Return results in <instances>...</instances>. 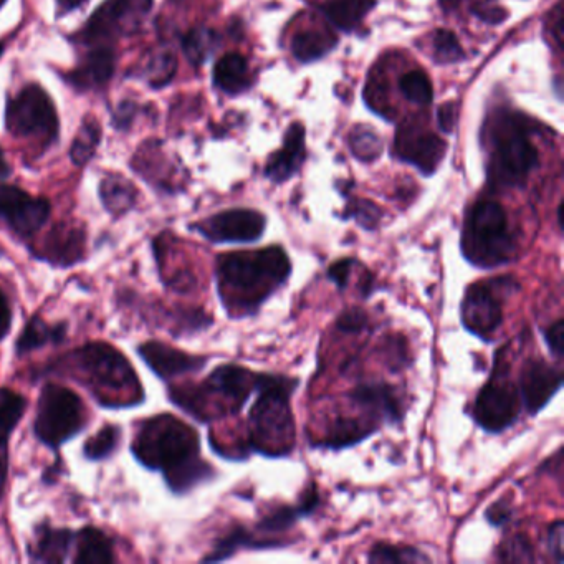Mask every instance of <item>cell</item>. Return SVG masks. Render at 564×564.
Listing matches in <instances>:
<instances>
[{"label": "cell", "mask_w": 564, "mask_h": 564, "mask_svg": "<svg viewBox=\"0 0 564 564\" xmlns=\"http://www.w3.org/2000/svg\"><path fill=\"white\" fill-rule=\"evenodd\" d=\"M177 60L173 52L154 53L143 68L144 78L153 88H163L173 80L176 75Z\"/></svg>", "instance_id": "38"}, {"label": "cell", "mask_w": 564, "mask_h": 564, "mask_svg": "<svg viewBox=\"0 0 564 564\" xmlns=\"http://www.w3.org/2000/svg\"><path fill=\"white\" fill-rule=\"evenodd\" d=\"M73 564H115L116 540L108 531L100 526L85 525L75 531V545H73Z\"/></svg>", "instance_id": "23"}, {"label": "cell", "mask_w": 564, "mask_h": 564, "mask_svg": "<svg viewBox=\"0 0 564 564\" xmlns=\"http://www.w3.org/2000/svg\"><path fill=\"white\" fill-rule=\"evenodd\" d=\"M399 90L407 100L416 105H431L434 98V90H432L431 80L422 70H412L406 73L399 82Z\"/></svg>", "instance_id": "39"}, {"label": "cell", "mask_w": 564, "mask_h": 564, "mask_svg": "<svg viewBox=\"0 0 564 564\" xmlns=\"http://www.w3.org/2000/svg\"><path fill=\"white\" fill-rule=\"evenodd\" d=\"M217 297L230 320L259 313L288 282L292 262L280 245L254 252H230L216 259Z\"/></svg>", "instance_id": "3"}, {"label": "cell", "mask_w": 564, "mask_h": 564, "mask_svg": "<svg viewBox=\"0 0 564 564\" xmlns=\"http://www.w3.org/2000/svg\"><path fill=\"white\" fill-rule=\"evenodd\" d=\"M369 563H429L431 558L412 546L376 543L368 553Z\"/></svg>", "instance_id": "37"}, {"label": "cell", "mask_w": 564, "mask_h": 564, "mask_svg": "<svg viewBox=\"0 0 564 564\" xmlns=\"http://www.w3.org/2000/svg\"><path fill=\"white\" fill-rule=\"evenodd\" d=\"M87 2L88 0H57V15L63 17L68 12H73L78 7L87 4Z\"/></svg>", "instance_id": "54"}, {"label": "cell", "mask_w": 564, "mask_h": 564, "mask_svg": "<svg viewBox=\"0 0 564 564\" xmlns=\"http://www.w3.org/2000/svg\"><path fill=\"white\" fill-rule=\"evenodd\" d=\"M374 7L376 0H330L323 7V14L336 29L351 32Z\"/></svg>", "instance_id": "32"}, {"label": "cell", "mask_w": 564, "mask_h": 564, "mask_svg": "<svg viewBox=\"0 0 564 564\" xmlns=\"http://www.w3.org/2000/svg\"><path fill=\"white\" fill-rule=\"evenodd\" d=\"M368 325V315L361 308L343 311L338 316V320H336V330L340 331V333H345V335H358L361 331L366 330Z\"/></svg>", "instance_id": "44"}, {"label": "cell", "mask_w": 564, "mask_h": 564, "mask_svg": "<svg viewBox=\"0 0 564 564\" xmlns=\"http://www.w3.org/2000/svg\"><path fill=\"white\" fill-rule=\"evenodd\" d=\"M5 0H0V5H4Z\"/></svg>", "instance_id": "59"}, {"label": "cell", "mask_w": 564, "mask_h": 564, "mask_svg": "<svg viewBox=\"0 0 564 564\" xmlns=\"http://www.w3.org/2000/svg\"><path fill=\"white\" fill-rule=\"evenodd\" d=\"M336 47V37L326 29H306L293 37L292 52L302 63L315 62Z\"/></svg>", "instance_id": "33"}, {"label": "cell", "mask_w": 564, "mask_h": 564, "mask_svg": "<svg viewBox=\"0 0 564 564\" xmlns=\"http://www.w3.org/2000/svg\"><path fill=\"white\" fill-rule=\"evenodd\" d=\"M305 156V128L300 123H293L285 133L282 149L268 159L265 176L270 181L282 184L300 171Z\"/></svg>", "instance_id": "24"}, {"label": "cell", "mask_w": 564, "mask_h": 564, "mask_svg": "<svg viewBox=\"0 0 564 564\" xmlns=\"http://www.w3.org/2000/svg\"><path fill=\"white\" fill-rule=\"evenodd\" d=\"M52 217V202L32 196L22 187L0 184V227L20 244L27 245Z\"/></svg>", "instance_id": "14"}, {"label": "cell", "mask_w": 564, "mask_h": 564, "mask_svg": "<svg viewBox=\"0 0 564 564\" xmlns=\"http://www.w3.org/2000/svg\"><path fill=\"white\" fill-rule=\"evenodd\" d=\"M189 229L211 244H254L267 229V217L252 209H229L199 220Z\"/></svg>", "instance_id": "16"}, {"label": "cell", "mask_w": 564, "mask_h": 564, "mask_svg": "<svg viewBox=\"0 0 564 564\" xmlns=\"http://www.w3.org/2000/svg\"><path fill=\"white\" fill-rule=\"evenodd\" d=\"M259 374L239 364H220L199 384H168L169 402L194 421L207 424L244 409L257 391Z\"/></svg>", "instance_id": "4"}, {"label": "cell", "mask_w": 564, "mask_h": 564, "mask_svg": "<svg viewBox=\"0 0 564 564\" xmlns=\"http://www.w3.org/2000/svg\"><path fill=\"white\" fill-rule=\"evenodd\" d=\"M101 133L103 131H101L100 121L96 118L87 116L83 120L77 136L73 139L72 149H70V159L75 166L82 168V166H87L90 163L91 158L95 156L98 144H100Z\"/></svg>", "instance_id": "35"}, {"label": "cell", "mask_w": 564, "mask_h": 564, "mask_svg": "<svg viewBox=\"0 0 564 564\" xmlns=\"http://www.w3.org/2000/svg\"><path fill=\"white\" fill-rule=\"evenodd\" d=\"M29 409V399L22 392L0 386V439L12 440Z\"/></svg>", "instance_id": "34"}, {"label": "cell", "mask_w": 564, "mask_h": 564, "mask_svg": "<svg viewBox=\"0 0 564 564\" xmlns=\"http://www.w3.org/2000/svg\"><path fill=\"white\" fill-rule=\"evenodd\" d=\"M444 141L416 125H404L397 131L396 153L402 161L416 166L424 176H431L445 156Z\"/></svg>", "instance_id": "20"}, {"label": "cell", "mask_w": 564, "mask_h": 564, "mask_svg": "<svg viewBox=\"0 0 564 564\" xmlns=\"http://www.w3.org/2000/svg\"><path fill=\"white\" fill-rule=\"evenodd\" d=\"M154 0H105L91 14L78 39L83 44H98L138 32L153 9Z\"/></svg>", "instance_id": "15"}, {"label": "cell", "mask_w": 564, "mask_h": 564, "mask_svg": "<svg viewBox=\"0 0 564 564\" xmlns=\"http://www.w3.org/2000/svg\"><path fill=\"white\" fill-rule=\"evenodd\" d=\"M68 333L70 323L67 320L48 321L40 313H34L25 320L15 338V358L22 359L40 349L63 346L68 341Z\"/></svg>", "instance_id": "21"}, {"label": "cell", "mask_w": 564, "mask_h": 564, "mask_svg": "<svg viewBox=\"0 0 564 564\" xmlns=\"http://www.w3.org/2000/svg\"><path fill=\"white\" fill-rule=\"evenodd\" d=\"M65 475H67L65 460H53L52 464L47 465L40 475V483L44 487H55L60 482V478L65 477Z\"/></svg>", "instance_id": "52"}, {"label": "cell", "mask_w": 564, "mask_h": 564, "mask_svg": "<svg viewBox=\"0 0 564 564\" xmlns=\"http://www.w3.org/2000/svg\"><path fill=\"white\" fill-rule=\"evenodd\" d=\"M118 303L130 306L138 313L144 325L164 330L169 336H173L174 340L191 338L214 325V318L199 306H168L159 300H148L131 290L118 292Z\"/></svg>", "instance_id": "11"}, {"label": "cell", "mask_w": 564, "mask_h": 564, "mask_svg": "<svg viewBox=\"0 0 564 564\" xmlns=\"http://www.w3.org/2000/svg\"><path fill=\"white\" fill-rule=\"evenodd\" d=\"M521 409L520 391L508 378L505 351L500 349L495 354L492 376L475 397L472 419L488 434H502L517 424Z\"/></svg>", "instance_id": "9"}, {"label": "cell", "mask_w": 564, "mask_h": 564, "mask_svg": "<svg viewBox=\"0 0 564 564\" xmlns=\"http://www.w3.org/2000/svg\"><path fill=\"white\" fill-rule=\"evenodd\" d=\"M90 426V412L77 391L65 384L45 381L35 407L32 434L50 450L53 460H62V447L77 439Z\"/></svg>", "instance_id": "8"}, {"label": "cell", "mask_w": 564, "mask_h": 564, "mask_svg": "<svg viewBox=\"0 0 564 564\" xmlns=\"http://www.w3.org/2000/svg\"><path fill=\"white\" fill-rule=\"evenodd\" d=\"M351 402L368 412L373 419L399 424L404 417L401 397L388 383H361L348 394Z\"/></svg>", "instance_id": "22"}, {"label": "cell", "mask_w": 564, "mask_h": 564, "mask_svg": "<svg viewBox=\"0 0 564 564\" xmlns=\"http://www.w3.org/2000/svg\"><path fill=\"white\" fill-rule=\"evenodd\" d=\"M5 126L17 138L42 139L53 143L58 136V115L52 98L39 85H29L10 101Z\"/></svg>", "instance_id": "12"}, {"label": "cell", "mask_w": 564, "mask_h": 564, "mask_svg": "<svg viewBox=\"0 0 564 564\" xmlns=\"http://www.w3.org/2000/svg\"><path fill=\"white\" fill-rule=\"evenodd\" d=\"M437 118H439V125L444 133L450 134L454 131L455 123H457V108H455V103H445V105L440 106L439 113H437Z\"/></svg>", "instance_id": "53"}, {"label": "cell", "mask_w": 564, "mask_h": 564, "mask_svg": "<svg viewBox=\"0 0 564 564\" xmlns=\"http://www.w3.org/2000/svg\"><path fill=\"white\" fill-rule=\"evenodd\" d=\"M472 14L490 25L502 24L508 19L507 10L503 9L497 0H475L472 4Z\"/></svg>", "instance_id": "45"}, {"label": "cell", "mask_w": 564, "mask_h": 564, "mask_svg": "<svg viewBox=\"0 0 564 564\" xmlns=\"http://www.w3.org/2000/svg\"><path fill=\"white\" fill-rule=\"evenodd\" d=\"M217 45H219V37L214 30L197 27L184 37L182 50L186 53L187 60L192 65L199 67L206 62L207 58L211 57Z\"/></svg>", "instance_id": "36"}, {"label": "cell", "mask_w": 564, "mask_h": 564, "mask_svg": "<svg viewBox=\"0 0 564 564\" xmlns=\"http://www.w3.org/2000/svg\"><path fill=\"white\" fill-rule=\"evenodd\" d=\"M30 259L53 270H70L87 262L88 229L77 220H60L45 232L42 239L25 245Z\"/></svg>", "instance_id": "13"}, {"label": "cell", "mask_w": 564, "mask_h": 564, "mask_svg": "<svg viewBox=\"0 0 564 564\" xmlns=\"http://www.w3.org/2000/svg\"><path fill=\"white\" fill-rule=\"evenodd\" d=\"M563 388V371L551 366L543 358H531L523 364L520 373L521 404L530 416H536L550 404Z\"/></svg>", "instance_id": "18"}, {"label": "cell", "mask_w": 564, "mask_h": 564, "mask_svg": "<svg viewBox=\"0 0 564 564\" xmlns=\"http://www.w3.org/2000/svg\"><path fill=\"white\" fill-rule=\"evenodd\" d=\"M520 283L510 275L472 283L460 305V321L465 330L482 341L492 343L503 325V305Z\"/></svg>", "instance_id": "10"}, {"label": "cell", "mask_w": 564, "mask_h": 564, "mask_svg": "<svg viewBox=\"0 0 564 564\" xmlns=\"http://www.w3.org/2000/svg\"><path fill=\"white\" fill-rule=\"evenodd\" d=\"M5 50V44H2V42H0V57H2V53H4Z\"/></svg>", "instance_id": "58"}, {"label": "cell", "mask_w": 564, "mask_h": 564, "mask_svg": "<svg viewBox=\"0 0 564 564\" xmlns=\"http://www.w3.org/2000/svg\"><path fill=\"white\" fill-rule=\"evenodd\" d=\"M354 259H341L336 260L335 263H331L328 267V272H326V277L330 282L335 283L336 287L340 290H345L348 287L349 277H351V270H353Z\"/></svg>", "instance_id": "48"}, {"label": "cell", "mask_w": 564, "mask_h": 564, "mask_svg": "<svg viewBox=\"0 0 564 564\" xmlns=\"http://www.w3.org/2000/svg\"><path fill=\"white\" fill-rule=\"evenodd\" d=\"M376 431L378 427L369 426L368 422L349 419V417H338L326 429L325 437L315 442V447L331 450L346 449V447L358 445L359 442L369 439Z\"/></svg>", "instance_id": "30"}, {"label": "cell", "mask_w": 564, "mask_h": 564, "mask_svg": "<svg viewBox=\"0 0 564 564\" xmlns=\"http://www.w3.org/2000/svg\"><path fill=\"white\" fill-rule=\"evenodd\" d=\"M381 139L376 136L371 128L366 126H358L356 130L351 133V151H353L356 158L361 161H374L381 154Z\"/></svg>", "instance_id": "42"}, {"label": "cell", "mask_w": 564, "mask_h": 564, "mask_svg": "<svg viewBox=\"0 0 564 564\" xmlns=\"http://www.w3.org/2000/svg\"><path fill=\"white\" fill-rule=\"evenodd\" d=\"M134 353L161 383H174L176 379L196 374L211 361L209 354L187 353L184 349L168 345L164 341L148 340L134 346Z\"/></svg>", "instance_id": "17"}, {"label": "cell", "mask_w": 564, "mask_h": 564, "mask_svg": "<svg viewBox=\"0 0 564 564\" xmlns=\"http://www.w3.org/2000/svg\"><path fill=\"white\" fill-rule=\"evenodd\" d=\"M287 541H277L267 536H255L245 526L235 525L225 535L219 536L212 550L202 558L201 563H220L237 555L240 550H267V548H283Z\"/></svg>", "instance_id": "26"}, {"label": "cell", "mask_w": 564, "mask_h": 564, "mask_svg": "<svg viewBox=\"0 0 564 564\" xmlns=\"http://www.w3.org/2000/svg\"><path fill=\"white\" fill-rule=\"evenodd\" d=\"M432 57L435 62L442 65L457 63L464 60V48L459 44V40L450 30H435L432 35Z\"/></svg>", "instance_id": "40"}, {"label": "cell", "mask_w": 564, "mask_h": 564, "mask_svg": "<svg viewBox=\"0 0 564 564\" xmlns=\"http://www.w3.org/2000/svg\"><path fill=\"white\" fill-rule=\"evenodd\" d=\"M497 558L502 563H533V546L525 535H513L498 546Z\"/></svg>", "instance_id": "41"}, {"label": "cell", "mask_w": 564, "mask_h": 564, "mask_svg": "<svg viewBox=\"0 0 564 564\" xmlns=\"http://www.w3.org/2000/svg\"><path fill=\"white\" fill-rule=\"evenodd\" d=\"M345 217L356 220L363 229L374 230L381 220V211L369 201H353L346 209Z\"/></svg>", "instance_id": "43"}, {"label": "cell", "mask_w": 564, "mask_h": 564, "mask_svg": "<svg viewBox=\"0 0 564 564\" xmlns=\"http://www.w3.org/2000/svg\"><path fill=\"white\" fill-rule=\"evenodd\" d=\"M65 378L87 389L96 406L125 411L143 406L148 396L138 371L121 349L108 341H88L32 369L30 381Z\"/></svg>", "instance_id": "1"}, {"label": "cell", "mask_w": 564, "mask_h": 564, "mask_svg": "<svg viewBox=\"0 0 564 564\" xmlns=\"http://www.w3.org/2000/svg\"><path fill=\"white\" fill-rule=\"evenodd\" d=\"M12 174V168H10V164L7 163V159H5L4 151L0 148V181H4L7 177H10Z\"/></svg>", "instance_id": "56"}, {"label": "cell", "mask_w": 564, "mask_h": 564, "mask_svg": "<svg viewBox=\"0 0 564 564\" xmlns=\"http://www.w3.org/2000/svg\"><path fill=\"white\" fill-rule=\"evenodd\" d=\"M0 259H9V254L2 247H0Z\"/></svg>", "instance_id": "57"}, {"label": "cell", "mask_w": 564, "mask_h": 564, "mask_svg": "<svg viewBox=\"0 0 564 564\" xmlns=\"http://www.w3.org/2000/svg\"><path fill=\"white\" fill-rule=\"evenodd\" d=\"M297 378L280 374H259L257 401L249 412L247 447L265 457H285L295 447L293 422V392L298 388Z\"/></svg>", "instance_id": "5"}, {"label": "cell", "mask_w": 564, "mask_h": 564, "mask_svg": "<svg viewBox=\"0 0 564 564\" xmlns=\"http://www.w3.org/2000/svg\"><path fill=\"white\" fill-rule=\"evenodd\" d=\"M214 85L227 95H240L252 87L249 62L240 53H227L214 67Z\"/></svg>", "instance_id": "29"}, {"label": "cell", "mask_w": 564, "mask_h": 564, "mask_svg": "<svg viewBox=\"0 0 564 564\" xmlns=\"http://www.w3.org/2000/svg\"><path fill=\"white\" fill-rule=\"evenodd\" d=\"M14 328V305L4 288L0 287V343L9 338Z\"/></svg>", "instance_id": "47"}, {"label": "cell", "mask_w": 564, "mask_h": 564, "mask_svg": "<svg viewBox=\"0 0 564 564\" xmlns=\"http://www.w3.org/2000/svg\"><path fill=\"white\" fill-rule=\"evenodd\" d=\"M75 531L70 526L53 525L48 517L35 521L25 543L27 560L35 564L68 563L75 545Z\"/></svg>", "instance_id": "19"}, {"label": "cell", "mask_w": 564, "mask_h": 564, "mask_svg": "<svg viewBox=\"0 0 564 564\" xmlns=\"http://www.w3.org/2000/svg\"><path fill=\"white\" fill-rule=\"evenodd\" d=\"M134 106L131 103H125V105L120 106V115L116 116V123H121V128L130 123L131 118H133Z\"/></svg>", "instance_id": "55"}, {"label": "cell", "mask_w": 564, "mask_h": 564, "mask_svg": "<svg viewBox=\"0 0 564 564\" xmlns=\"http://www.w3.org/2000/svg\"><path fill=\"white\" fill-rule=\"evenodd\" d=\"M563 520H556L548 528L546 545L551 555L555 556L556 563H563Z\"/></svg>", "instance_id": "51"}, {"label": "cell", "mask_w": 564, "mask_h": 564, "mask_svg": "<svg viewBox=\"0 0 564 564\" xmlns=\"http://www.w3.org/2000/svg\"><path fill=\"white\" fill-rule=\"evenodd\" d=\"M384 353L388 354L389 358V368L392 371H399L401 368H406L407 364V351L406 341L399 338V340H394V338H386V349Z\"/></svg>", "instance_id": "49"}, {"label": "cell", "mask_w": 564, "mask_h": 564, "mask_svg": "<svg viewBox=\"0 0 564 564\" xmlns=\"http://www.w3.org/2000/svg\"><path fill=\"white\" fill-rule=\"evenodd\" d=\"M116 55L110 47H96L83 58L73 72L68 73L67 83L77 90L103 87L115 73Z\"/></svg>", "instance_id": "27"}, {"label": "cell", "mask_w": 564, "mask_h": 564, "mask_svg": "<svg viewBox=\"0 0 564 564\" xmlns=\"http://www.w3.org/2000/svg\"><path fill=\"white\" fill-rule=\"evenodd\" d=\"M101 206L113 219H123L138 206L139 191L128 177L106 174L98 186Z\"/></svg>", "instance_id": "28"}, {"label": "cell", "mask_w": 564, "mask_h": 564, "mask_svg": "<svg viewBox=\"0 0 564 564\" xmlns=\"http://www.w3.org/2000/svg\"><path fill=\"white\" fill-rule=\"evenodd\" d=\"M320 490L316 483H310L300 497L297 505H283L273 508L272 512L265 513L255 525V531L262 535H280L283 531L290 530L298 520L311 517L320 507Z\"/></svg>", "instance_id": "25"}, {"label": "cell", "mask_w": 564, "mask_h": 564, "mask_svg": "<svg viewBox=\"0 0 564 564\" xmlns=\"http://www.w3.org/2000/svg\"><path fill=\"white\" fill-rule=\"evenodd\" d=\"M130 452L136 464L161 475L176 497H184L217 475L202 459L199 432L168 412L133 422Z\"/></svg>", "instance_id": "2"}, {"label": "cell", "mask_w": 564, "mask_h": 564, "mask_svg": "<svg viewBox=\"0 0 564 564\" xmlns=\"http://www.w3.org/2000/svg\"><path fill=\"white\" fill-rule=\"evenodd\" d=\"M513 507L508 498H500L497 502L492 503L485 512V520L495 528L507 525L508 521L512 520Z\"/></svg>", "instance_id": "46"}, {"label": "cell", "mask_w": 564, "mask_h": 564, "mask_svg": "<svg viewBox=\"0 0 564 564\" xmlns=\"http://www.w3.org/2000/svg\"><path fill=\"white\" fill-rule=\"evenodd\" d=\"M460 250L472 267L495 270L513 262L517 240L510 229L507 212L498 202L478 201L465 216Z\"/></svg>", "instance_id": "7"}, {"label": "cell", "mask_w": 564, "mask_h": 564, "mask_svg": "<svg viewBox=\"0 0 564 564\" xmlns=\"http://www.w3.org/2000/svg\"><path fill=\"white\" fill-rule=\"evenodd\" d=\"M538 166V151L531 143L525 118L502 113L488 134L487 181L493 189L523 187Z\"/></svg>", "instance_id": "6"}, {"label": "cell", "mask_w": 564, "mask_h": 564, "mask_svg": "<svg viewBox=\"0 0 564 564\" xmlns=\"http://www.w3.org/2000/svg\"><path fill=\"white\" fill-rule=\"evenodd\" d=\"M121 442L123 427L115 422H105L95 434H91L83 442L82 457L90 464H103L120 452Z\"/></svg>", "instance_id": "31"}, {"label": "cell", "mask_w": 564, "mask_h": 564, "mask_svg": "<svg viewBox=\"0 0 564 564\" xmlns=\"http://www.w3.org/2000/svg\"><path fill=\"white\" fill-rule=\"evenodd\" d=\"M563 331L564 321L561 318L556 320L555 323H551L546 330H543L546 346L550 349V353L558 359L563 358L564 353Z\"/></svg>", "instance_id": "50"}]
</instances>
